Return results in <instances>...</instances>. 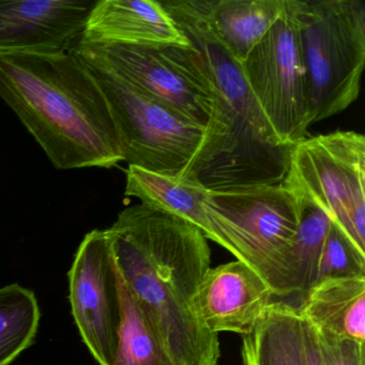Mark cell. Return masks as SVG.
<instances>
[{"mask_svg": "<svg viewBox=\"0 0 365 365\" xmlns=\"http://www.w3.org/2000/svg\"><path fill=\"white\" fill-rule=\"evenodd\" d=\"M81 61L108 99L123 138L125 161L178 182L202 185L223 155L225 132L190 120L102 66Z\"/></svg>", "mask_w": 365, "mask_h": 365, "instance_id": "3", "label": "cell"}, {"mask_svg": "<svg viewBox=\"0 0 365 365\" xmlns=\"http://www.w3.org/2000/svg\"><path fill=\"white\" fill-rule=\"evenodd\" d=\"M298 312L320 332L365 344V277L318 281Z\"/></svg>", "mask_w": 365, "mask_h": 365, "instance_id": "13", "label": "cell"}, {"mask_svg": "<svg viewBox=\"0 0 365 365\" xmlns=\"http://www.w3.org/2000/svg\"><path fill=\"white\" fill-rule=\"evenodd\" d=\"M313 330L322 365H364V344Z\"/></svg>", "mask_w": 365, "mask_h": 365, "instance_id": "21", "label": "cell"}, {"mask_svg": "<svg viewBox=\"0 0 365 365\" xmlns=\"http://www.w3.org/2000/svg\"><path fill=\"white\" fill-rule=\"evenodd\" d=\"M297 202L300 207V215L289 251L292 286L289 304L298 309L305 294L317 282L320 257L331 220L316 205L307 200H297Z\"/></svg>", "mask_w": 365, "mask_h": 365, "instance_id": "18", "label": "cell"}, {"mask_svg": "<svg viewBox=\"0 0 365 365\" xmlns=\"http://www.w3.org/2000/svg\"><path fill=\"white\" fill-rule=\"evenodd\" d=\"M117 281L120 326L113 365H175L142 305L118 273Z\"/></svg>", "mask_w": 365, "mask_h": 365, "instance_id": "17", "label": "cell"}, {"mask_svg": "<svg viewBox=\"0 0 365 365\" xmlns=\"http://www.w3.org/2000/svg\"><path fill=\"white\" fill-rule=\"evenodd\" d=\"M275 300L264 279L245 262L235 260L210 268L198 288V312L211 332L247 335Z\"/></svg>", "mask_w": 365, "mask_h": 365, "instance_id": "11", "label": "cell"}, {"mask_svg": "<svg viewBox=\"0 0 365 365\" xmlns=\"http://www.w3.org/2000/svg\"><path fill=\"white\" fill-rule=\"evenodd\" d=\"M243 365H307L304 322L298 309L273 300L241 345Z\"/></svg>", "mask_w": 365, "mask_h": 365, "instance_id": "14", "label": "cell"}, {"mask_svg": "<svg viewBox=\"0 0 365 365\" xmlns=\"http://www.w3.org/2000/svg\"><path fill=\"white\" fill-rule=\"evenodd\" d=\"M0 99L57 170L112 168L125 161L108 99L72 51L0 55Z\"/></svg>", "mask_w": 365, "mask_h": 365, "instance_id": "2", "label": "cell"}, {"mask_svg": "<svg viewBox=\"0 0 365 365\" xmlns=\"http://www.w3.org/2000/svg\"><path fill=\"white\" fill-rule=\"evenodd\" d=\"M281 185L297 200L319 207L365 253V136L354 131L320 134L290 148Z\"/></svg>", "mask_w": 365, "mask_h": 365, "instance_id": "7", "label": "cell"}, {"mask_svg": "<svg viewBox=\"0 0 365 365\" xmlns=\"http://www.w3.org/2000/svg\"><path fill=\"white\" fill-rule=\"evenodd\" d=\"M72 53L102 66L194 123L226 133L230 123L200 52L193 46H143L87 43Z\"/></svg>", "mask_w": 365, "mask_h": 365, "instance_id": "6", "label": "cell"}, {"mask_svg": "<svg viewBox=\"0 0 365 365\" xmlns=\"http://www.w3.org/2000/svg\"><path fill=\"white\" fill-rule=\"evenodd\" d=\"M354 277H365V253L359 251L339 226L331 222L320 257L317 282Z\"/></svg>", "mask_w": 365, "mask_h": 365, "instance_id": "20", "label": "cell"}, {"mask_svg": "<svg viewBox=\"0 0 365 365\" xmlns=\"http://www.w3.org/2000/svg\"><path fill=\"white\" fill-rule=\"evenodd\" d=\"M41 311L33 290L19 284L0 288V365H10L35 343Z\"/></svg>", "mask_w": 365, "mask_h": 365, "instance_id": "19", "label": "cell"}, {"mask_svg": "<svg viewBox=\"0 0 365 365\" xmlns=\"http://www.w3.org/2000/svg\"><path fill=\"white\" fill-rule=\"evenodd\" d=\"M68 279L72 316L83 341L98 364H114L120 301L108 230H93L84 237Z\"/></svg>", "mask_w": 365, "mask_h": 365, "instance_id": "9", "label": "cell"}, {"mask_svg": "<svg viewBox=\"0 0 365 365\" xmlns=\"http://www.w3.org/2000/svg\"><path fill=\"white\" fill-rule=\"evenodd\" d=\"M298 7L299 0H286L277 22L241 63L258 108L277 143L285 148L304 140L313 125Z\"/></svg>", "mask_w": 365, "mask_h": 365, "instance_id": "8", "label": "cell"}, {"mask_svg": "<svg viewBox=\"0 0 365 365\" xmlns=\"http://www.w3.org/2000/svg\"><path fill=\"white\" fill-rule=\"evenodd\" d=\"M81 41L143 46H192L161 1L155 0H98Z\"/></svg>", "mask_w": 365, "mask_h": 365, "instance_id": "12", "label": "cell"}, {"mask_svg": "<svg viewBox=\"0 0 365 365\" xmlns=\"http://www.w3.org/2000/svg\"><path fill=\"white\" fill-rule=\"evenodd\" d=\"M298 22L315 123L358 99L365 65V6L360 0H299Z\"/></svg>", "mask_w": 365, "mask_h": 365, "instance_id": "5", "label": "cell"}, {"mask_svg": "<svg viewBox=\"0 0 365 365\" xmlns=\"http://www.w3.org/2000/svg\"><path fill=\"white\" fill-rule=\"evenodd\" d=\"M98 0H0V55L70 52Z\"/></svg>", "mask_w": 365, "mask_h": 365, "instance_id": "10", "label": "cell"}, {"mask_svg": "<svg viewBox=\"0 0 365 365\" xmlns=\"http://www.w3.org/2000/svg\"><path fill=\"white\" fill-rule=\"evenodd\" d=\"M305 347H307V365H322L317 339L313 328L305 320Z\"/></svg>", "mask_w": 365, "mask_h": 365, "instance_id": "22", "label": "cell"}, {"mask_svg": "<svg viewBox=\"0 0 365 365\" xmlns=\"http://www.w3.org/2000/svg\"><path fill=\"white\" fill-rule=\"evenodd\" d=\"M205 210L220 245L255 271L275 300L292 302L289 251L300 207L281 183L208 191Z\"/></svg>", "mask_w": 365, "mask_h": 365, "instance_id": "4", "label": "cell"}, {"mask_svg": "<svg viewBox=\"0 0 365 365\" xmlns=\"http://www.w3.org/2000/svg\"><path fill=\"white\" fill-rule=\"evenodd\" d=\"M209 190L197 182H178L172 177L129 165L125 194L142 204L180 217L197 227L209 240L220 245L219 238L205 210Z\"/></svg>", "mask_w": 365, "mask_h": 365, "instance_id": "15", "label": "cell"}, {"mask_svg": "<svg viewBox=\"0 0 365 365\" xmlns=\"http://www.w3.org/2000/svg\"><path fill=\"white\" fill-rule=\"evenodd\" d=\"M115 267L175 365H217L219 335L197 309L211 268L208 239L189 222L147 205L123 209L108 228Z\"/></svg>", "mask_w": 365, "mask_h": 365, "instance_id": "1", "label": "cell"}, {"mask_svg": "<svg viewBox=\"0 0 365 365\" xmlns=\"http://www.w3.org/2000/svg\"><path fill=\"white\" fill-rule=\"evenodd\" d=\"M286 0H202L217 35L239 63L277 22Z\"/></svg>", "mask_w": 365, "mask_h": 365, "instance_id": "16", "label": "cell"}]
</instances>
